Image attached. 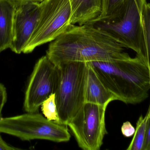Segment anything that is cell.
<instances>
[{"instance_id":"cell-1","label":"cell","mask_w":150,"mask_h":150,"mask_svg":"<svg viewBox=\"0 0 150 150\" xmlns=\"http://www.w3.org/2000/svg\"><path fill=\"white\" fill-rule=\"evenodd\" d=\"M46 55L57 67L72 62L109 61L130 56L124 47L94 24H70L51 42Z\"/></svg>"},{"instance_id":"cell-2","label":"cell","mask_w":150,"mask_h":150,"mask_svg":"<svg viewBox=\"0 0 150 150\" xmlns=\"http://www.w3.org/2000/svg\"><path fill=\"white\" fill-rule=\"evenodd\" d=\"M89 63L116 100L135 105L149 97L150 70L144 58L136 55L133 58Z\"/></svg>"},{"instance_id":"cell-3","label":"cell","mask_w":150,"mask_h":150,"mask_svg":"<svg viewBox=\"0 0 150 150\" xmlns=\"http://www.w3.org/2000/svg\"><path fill=\"white\" fill-rule=\"evenodd\" d=\"M147 0H125L108 20L93 24L110 34L124 48L146 59L142 13Z\"/></svg>"},{"instance_id":"cell-4","label":"cell","mask_w":150,"mask_h":150,"mask_svg":"<svg viewBox=\"0 0 150 150\" xmlns=\"http://www.w3.org/2000/svg\"><path fill=\"white\" fill-rule=\"evenodd\" d=\"M58 68L55 101L60 123L67 126L86 103L87 63H70Z\"/></svg>"},{"instance_id":"cell-5","label":"cell","mask_w":150,"mask_h":150,"mask_svg":"<svg viewBox=\"0 0 150 150\" xmlns=\"http://www.w3.org/2000/svg\"><path fill=\"white\" fill-rule=\"evenodd\" d=\"M0 133L23 141L44 140L66 142L71 138L67 125L49 120L40 114L28 113L0 119Z\"/></svg>"},{"instance_id":"cell-6","label":"cell","mask_w":150,"mask_h":150,"mask_svg":"<svg viewBox=\"0 0 150 150\" xmlns=\"http://www.w3.org/2000/svg\"><path fill=\"white\" fill-rule=\"evenodd\" d=\"M38 23L23 53H32L41 45L52 42L71 24L69 0H43L40 2Z\"/></svg>"},{"instance_id":"cell-7","label":"cell","mask_w":150,"mask_h":150,"mask_svg":"<svg viewBox=\"0 0 150 150\" xmlns=\"http://www.w3.org/2000/svg\"><path fill=\"white\" fill-rule=\"evenodd\" d=\"M108 105L85 103L67 126L79 148L84 150H99L107 131L105 114Z\"/></svg>"},{"instance_id":"cell-8","label":"cell","mask_w":150,"mask_h":150,"mask_svg":"<svg viewBox=\"0 0 150 150\" xmlns=\"http://www.w3.org/2000/svg\"><path fill=\"white\" fill-rule=\"evenodd\" d=\"M59 80V68L46 55L35 64L25 91L24 108L37 112L44 101L54 94Z\"/></svg>"},{"instance_id":"cell-9","label":"cell","mask_w":150,"mask_h":150,"mask_svg":"<svg viewBox=\"0 0 150 150\" xmlns=\"http://www.w3.org/2000/svg\"><path fill=\"white\" fill-rule=\"evenodd\" d=\"M40 2L30 1L15 8L13 37L10 48L16 54L23 53L38 23Z\"/></svg>"},{"instance_id":"cell-10","label":"cell","mask_w":150,"mask_h":150,"mask_svg":"<svg viewBox=\"0 0 150 150\" xmlns=\"http://www.w3.org/2000/svg\"><path fill=\"white\" fill-rule=\"evenodd\" d=\"M89 63H87L85 89L86 103L104 105L116 100Z\"/></svg>"},{"instance_id":"cell-11","label":"cell","mask_w":150,"mask_h":150,"mask_svg":"<svg viewBox=\"0 0 150 150\" xmlns=\"http://www.w3.org/2000/svg\"><path fill=\"white\" fill-rule=\"evenodd\" d=\"M71 9V24H91L102 10V0H69Z\"/></svg>"},{"instance_id":"cell-12","label":"cell","mask_w":150,"mask_h":150,"mask_svg":"<svg viewBox=\"0 0 150 150\" xmlns=\"http://www.w3.org/2000/svg\"><path fill=\"white\" fill-rule=\"evenodd\" d=\"M15 10L7 1L0 0V53L11 45Z\"/></svg>"},{"instance_id":"cell-13","label":"cell","mask_w":150,"mask_h":150,"mask_svg":"<svg viewBox=\"0 0 150 150\" xmlns=\"http://www.w3.org/2000/svg\"><path fill=\"white\" fill-rule=\"evenodd\" d=\"M149 118L148 113L144 117L142 115L139 117L134 137L127 150H143Z\"/></svg>"},{"instance_id":"cell-14","label":"cell","mask_w":150,"mask_h":150,"mask_svg":"<svg viewBox=\"0 0 150 150\" xmlns=\"http://www.w3.org/2000/svg\"><path fill=\"white\" fill-rule=\"evenodd\" d=\"M125 0H102V10L99 16L91 24L110 19L120 8Z\"/></svg>"},{"instance_id":"cell-15","label":"cell","mask_w":150,"mask_h":150,"mask_svg":"<svg viewBox=\"0 0 150 150\" xmlns=\"http://www.w3.org/2000/svg\"><path fill=\"white\" fill-rule=\"evenodd\" d=\"M142 21L144 33L146 61L150 69V3H146L144 7Z\"/></svg>"},{"instance_id":"cell-16","label":"cell","mask_w":150,"mask_h":150,"mask_svg":"<svg viewBox=\"0 0 150 150\" xmlns=\"http://www.w3.org/2000/svg\"><path fill=\"white\" fill-rule=\"evenodd\" d=\"M41 107L43 114L47 119L60 123L54 93L43 102Z\"/></svg>"},{"instance_id":"cell-17","label":"cell","mask_w":150,"mask_h":150,"mask_svg":"<svg viewBox=\"0 0 150 150\" xmlns=\"http://www.w3.org/2000/svg\"><path fill=\"white\" fill-rule=\"evenodd\" d=\"M121 132L122 135L125 137H131L134 134L135 129L129 122L127 121L122 124Z\"/></svg>"},{"instance_id":"cell-18","label":"cell","mask_w":150,"mask_h":150,"mask_svg":"<svg viewBox=\"0 0 150 150\" xmlns=\"http://www.w3.org/2000/svg\"><path fill=\"white\" fill-rule=\"evenodd\" d=\"M7 94L4 85L0 83V119H1L2 111L7 101Z\"/></svg>"},{"instance_id":"cell-19","label":"cell","mask_w":150,"mask_h":150,"mask_svg":"<svg viewBox=\"0 0 150 150\" xmlns=\"http://www.w3.org/2000/svg\"><path fill=\"white\" fill-rule=\"evenodd\" d=\"M147 113L149 114V118L147 124L146 137L143 150H149L150 147V114L149 112Z\"/></svg>"},{"instance_id":"cell-20","label":"cell","mask_w":150,"mask_h":150,"mask_svg":"<svg viewBox=\"0 0 150 150\" xmlns=\"http://www.w3.org/2000/svg\"><path fill=\"white\" fill-rule=\"evenodd\" d=\"M19 149L12 147L5 142L0 136V150H15Z\"/></svg>"},{"instance_id":"cell-21","label":"cell","mask_w":150,"mask_h":150,"mask_svg":"<svg viewBox=\"0 0 150 150\" xmlns=\"http://www.w3.org/2000/svg\"><path fill=\"white\" fill-rule=\"evenodd\" d=\"M5 1L9 3L15 8L20 6L28 2L31 1L30 0H5Z\"/></svg>"},{"instance_id":"cell-22","label":"cell","mask_w":150,"mask_h":150,"mask_svg":"<svg viewBox=\"0 0 150 150\" xmlns=\"http://www.w3.org/2000/svg\"><path fill=\"white\" fill-rule=\"evenodd\" d=\"M148 112H149V113L150 114V103L149 107V110H148Z\"/></svg>"},{"instance_id":"cell-23","label":"cell","mask_w":150,"mask_h":150,"mask_svg":"<svg viewBox=\"0 0 150 150\" xmlns=\"http://www.w3.org/2000/svg\"><path fill=\"white\" fill-rule=\"evenodd\" d=\"M149 150H150V148H149Z\"/></svg>"}]
</instances>
